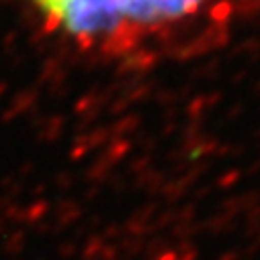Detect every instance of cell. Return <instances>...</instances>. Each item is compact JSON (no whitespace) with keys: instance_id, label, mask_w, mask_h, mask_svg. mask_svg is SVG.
I'll return each mask as SVG.
<instances>
[{"instance_id":"obj_1","label":"cell","mask_w":260,"mask_h":260,"mask_svg":"<svg viewBox=\"0 0 260 260\" xmlns=\"http://www.w3.org/2000/svg\"><path fill=\"white\" fill-rule=\"evenodd\" d=\"M63 31L76 37H101L125 23V0H35Z\"/></svg>"},{"instance_id":"obj_2","label":"cell","mask_w":260,"mask_h":260,"mask_svg":"<svg viewBox=\"0 0 260 260\" xmlns=\"http://www.w3.org/2000/svg\"><path fill=\"white\" fill-rule=\"evenodd\" d=\"M203 0H125V23L158 25L192 13Z\"/></svg>"}]
</instances>
